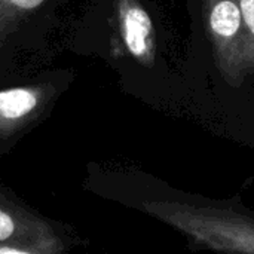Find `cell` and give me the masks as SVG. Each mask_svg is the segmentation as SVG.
<instances>
[{
    "instance_id": "cell-1",
    "label": "cell",
    "mask_w": 254,
    "mask_h": 254,
    "mask_svg": "<svg viewBox=\"0 0 254 254\" xmlns=\"http://www.w3.org/2000/svg\"><path fill=\"white\" fill-rule=\"evenodd\" d=\"M141 208L201 247L225 253L254 254V219L234 210L179 201H146Z\"/></svg>"
},
{
    "instance_id": "cell-2",
    "label": "cell",
    "mask_w": 254,
    "mask_h": 254,
    "mask_svg": "<svg viewBox=\"0 0 254 254\" xmlns=\"http://www.w3.org/2000/svg\"><path fill=\"white\" fill-rule=\"evenodd\" d=\"M207 36L214 63L231 86H240L249 71V40L238 0H202Z\"/></svg>"
},
{
    "instance_id": "cell-3",
    "label": "cell",
    "mask_w": 254,
    "mask_h": 254,
    "mask_svg": "<svg viewBox=\"0 0 254 254\" xmlns=\"http://www.w3.org/2000/svg\"><path fill=\"white\" fill-rule=\"evenodd\" d=\"M64 244L51 225L0 193V254H57Z\"/></svg>"
},
{
    "instance_id": "cell-4",
    "label": "cell",
    "mask_w": 254,
    "mask_h": 254,
    "mask_svg": "<svg viewBox=\"0 0 254 254\" xmlns=\"http://www.w3.org/2000/svg\"><path fill=\"white\" fill-rule=\"evenodd\" d=\"M113 15L116 40L113 51L122 57L127 52L144 67H152L156 55V36L152 18L140 0H115Z\"/></svg>"
},
{
    "instance_id": "cell-5",
    "label": "cell",
    "mask_w": 254,
    "mask_h": 254,
    "mask_svg": "<svg viewBox=\"0 0 254 254\" xmlns=\"http://www.w3.org/2000/svg\"><path fill=\"white\" fill-rule=\"evenodd\" d=\"M54 95L51 83L0 89V138H10L39 121Z\"/></svg>"
},
{
    "instance_id": "cell-6",
    "label": "cell",
    "mask_w": 254,
    "mask_h": 254,
    "mask_svg": "<svg viewBox=\"0 0 254 254\" xmlns=\"http://www.w3.org/2000/svg\"><path fill=\"white\" fill-rule=\"evenodd\" d=\"M46 0H0V46L45 4Z\"/></svg>"
},
{
    "instance_id": "cell-7",
    "label": "cell",
    "mask_w": 254,
    "mask_h": 254,
    "mask_svg": "<svg viewBox=\"0 0 254 254\" xmlns=\"http://www.w3.org/2000/svg\"><path fill=\"white\" fill-rule=\"evenodd\" d=\"M249 40V71L254 74V0H238Z\"/></svg>"
}]
</instances>
